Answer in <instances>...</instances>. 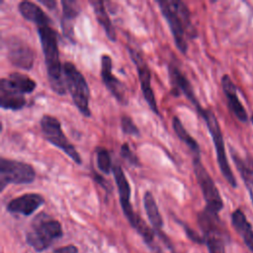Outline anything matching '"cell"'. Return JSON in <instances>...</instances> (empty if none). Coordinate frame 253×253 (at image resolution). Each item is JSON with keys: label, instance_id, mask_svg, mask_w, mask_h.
<instances>
[{"label": "cell", "instance_id": "obj_13", "mask_svg": "<svg viewBox=\"0 0 253 253\" xmlns=\"http://www.w3.org/2000/svg\"><path fill=\"white\" fill-rule=\"evenodd\" d=\"M168 72L171 85L174 89V93L176 95H178L179 93L183 94L190 101V103L195 106L196 110L200 109L202 106L195 95L192 85L186 78V76L182 73L180 68L174 62H171L168 65Z\"/></svg>", "mask_w": 253, "mask_h": 253}, {"label": "cell", "instance_id": "obj_28", "mask_svg": "<svg viewBox=\"0 0 253 253\" xmlns=\"http://www.w3.org/2000/svg\"><path fill=\"white\" fill-rule=\"evenodd\" d=\"M184 228H185V230H186V232H187V235H188V237L191 239V240H193L194 242H197V243H203V242H205V239L203 238V237H201L196 231H194L192 228H190V227H188V226H186V225H184Z\"/></svg>", "mask_w": 253, "mask_h": 253}, {"label": "cell", "instance_id": "obj_27", "mask_svg": "<svg viewBox=\"0 0 253 253\" xmlns=\"http://www.w3.org/2000/svg\"><path fill=\"white\" fill-rule=\"evenodd\" d=\"M121 155L124 159H126L131 165H134V166L140 165V162H139L137 156L132 152V150L130 149L129 145L126 142L122 144V146H121Z\"/></svg>", "mask_w": 253, "mask_h": 253}, {"label": "cell", "instance_id": "obj_9", "mask_svg": "<svg viewBox=\"0 0 253 253\" xmlns=\"http://www.w3.org/2000/svg\"><path fill=\"white\" fill-rule=\"evenodd\" d=\"M201 157H193V166L196 179L202 190L204 199L206 201V208L213 212L218 213L223 208V202L221 196L216 188L212 178L204 167Z\"/></svg>", "mask_w": 253, "mask_h": 253}, {"label": "cell", "instance_id": "obj_17", "mask_svg": "<svg viewBox=\"0 0 253 253\" xmlns=\"http://www.w3.org/2000/svg\"><path fill=\"white\" fill-rule=\"evenodd\" d=\"M26 99L17 90L12 88L7 78L0 81V107L5 110L19 111L26 106Z\"/></svg>", "mask_w": 253, "mask_h": 253}, {"label": "cell", "instance_id": "obj_21", "mask_svg": "<svg viewBox=\"0 0 253 253\" xmlns=\"http://www.w3.org/2000/svg\"><path fill=\"white\" fill-rule=\"evenodd\" d=\"M90 4L93 7V11L96 15V19L99 22V24L104 29L106 36L108 39L112 42H116L117 40V34L115 31V28L112 24V21L106 11L105 5L103 1H90Z\"/></svg>", "mask_w": 253, "mask_h": 253}, {"label": "cell", "instance_id": "obj_31", "mask_svg": "<svg viewBox=\"0 0 253 253\" xmlns=\"http://www.w3.org/2000/svg\"><path fill=\"white\" fill-rule=\"evenodd\" d=\"M251 122H252V124H253V114H252V116H251Z\"/></svg>", "mask_w": 253, "mask_h": 253}, {"label": "cell", "instance_id": "obj_23", "mask_svg": "<svg viewBox=\"0 0 253 253\" xmlns=\"http://www.w3.org/2000/svg\"><path fill=\"white\" fill-rule=\"evenodd\" d=\"M172 126L174 131L176 132L177 136L179 139L184 142L189 149L192 151L194 157H201V151H200V146L198 142L195 140L194 137H192L189 132L186 130L184 126L182 125L181 121L178 119L177 116H174L172 119Z\"/></svg>", "mask_w": 253, "mask_h": 253}, {"label": "cell", "instance_id": "obj_19", "mask_svg": "<svg viewBox=\"0 0 253 253\" xmlns=\"http://www.w3.org/2000/svg\"><path fill=\"white\" fill-rule=\"evenodd\" d=\"M231 224L241 236L247 248L253 253V228L240 209L235 210L231 213Z\"/></svg>", "mask_w": 253, "mask_h": 253}, {"label": "cell", "instance_id": "obj_10", "mask_svg": "<svg viewBox=\"0 0 253 253\" xmlns=\"http://www.w3.org/2000/svg\"><path fill=\"white\" fill-rule=\"evenodd\" d=\"M127 50H128L129 56H130L133 64L136 67L138 78H139V83H140V88H141V91H142L145 101L147 102L149 108L151 109V111L154 114L160 115L159 111H158L155 95H154V92L151 87V72H150V69H149L146 61L142 57L141 53L139 51H137L135 48L127 47Z\"/></svg>", "mask_w": 253, "mask_h": 253}, {"label": "cell", "instance_id": "obj_11", "mask_svg": "<svg viewBox=\"0 0 253 253\" xmlns=\"http://www.w3.org/2000/svg\"><path fill=\"white\" fill-rule=\"evenodd\" d=\"M6 44L8 59L14 66L23 70L33 68L35 52L24 40L18 37H10L7 39Z\"/></svg>", "mask_w": 253, "mask_h": 253}, {"label": "cell", "instance_id": "obj_6", "mask_svg": "<svg viewBox=\"0 0 253 253\" xmlns=\"http://www.w3.org/2000/svg\"><path fill=\"white\" fill-rule=\"evenodd\" d=\"M62 73L65 86L71 95L74 105L83 116L90 117V91L83 74L70 61H66L63 63Z\"/></svg>", "mask_w": 253, "mask_h": 253}, {"label": "cell", "instance_id": "obj_25", "mask_svg": "<svg viewBox=\"0 0 253 253\" xmlns=\"http://www.w3.org/2000/svg\"><path fill=\"white\" fill-rule=\"evenodd\" d=\"M96 161H97V166L101 172L104 174L108 175L111 173L113 170L112 166V160H111V155L108 151L107 148L98 146L96 147Z\"/></svg>", "mask_w": 253, "mask_h": 253}, {"label": "cell", "instance_id": "obj_7", "mask_svg": "<svg viewBox=\"0 0 253 253\" xmlns=\"http://www.w3.org/2000/svg\"><path fill=\"white\" fill-rule=\"evenodd\" d=\"M40 125L44 138L49 143L62 150L76 164L82 163L79 153L77 152L74 145L65 136L61 129L60 122L56 118L50 115H44L41 119Z\"/></svg>", "mask_w": 253, "mask_h": 253}, {"label": "cell", "instance_id": "obj_4", "mask_svg": "<svg viewBox=\"0 0 253 253\" xmlns=\"http://www.w3.org/2000/svg\"><path fill=\"white\" fill-rule=\"evenodd\" d=\"M62 227L59 221L51 218L44 212L38 214L28 231L26 239L30 246L36 251H43L53 241L62 236Z\"/></svg>", "mask_w": 253, "mask_h": 253}, {"label": "cell", "instance_id": "obj_29", "mask_svg": "<svg viewBox=\"0 0 253 253\" xmlns=\"http://www.w3.org/2000/svg\"><path fill=\"white\" fill-rule=\"evenodd\" d=\"M52 253H78V249L74 245H67V246L57 248Z\"/></svg>", "mask_w": 253, "mask_h": 253}, {"label": "cell", "instance_id": "obj_26", "mask_svg": "<svg viewBox=\"0 0 253 253\" xmlns=\"http://www.w3.org/2000/svg\"><path fill=\"white\" fill-rule=\"evenodd\" d=\"M121 127L125 134L127 135H136L138 136L140 131L138 127L135 126L133 121L128 116H123L121 119Z\"/></svg>", "mask_w": 253, "mask_h": 253}, {"label": "cell", "instance_id": "obj_18", "mask_svg": "<svg viewBox=\"0 0 253 253\" xmlns=\"http://www.w3.org/2000/svg\"><path fill=\"white\" fill-rule=\"evenodd\" d=\"M230 152L236 169L240 173V176L248 190L251 202L253 204V159L250 155L243 157L236 153L233 149H231Z\"/></svg>", "mask_w": 253, "mask_h": 253}, {"label": "cell", "instance_id": "obj_3", "mask_svg": "<svg viewBox=\"0 0 253 253\" xmlns=\"http://www.w3.org/2000/svg\"><path fill=\"white\" fill-rule=\"evenodd\" d=\"M114 174V178L116 181V185L118 187V192L120 196V203L124 213L131 226L142 236L144 241L149 245V247L154 250L156 253H160V250L157 249V246L154 245V233L148 227L143 219L140 218L138 214H136L132 209L130 203V186L125 175L124 170L119 164H115L112 170Z\"/></svg>", "mask_w": 253, "mask_h": 253}, {"label": "cell", "instance_id": "obj_30", "mask_svg": "<svg viewBox=\"0 0 253 253\" xmlns=\"http://www.w3.org/2000/svg\"><path fill=\"white\" fill-rule=\"evenodd\" d=\"M40 2H41V4H42L43 6H45L46 8H48L50 10H52L56 7V3L52 0H41Z\"/></svg>", "mask_w": 253, "mask_h": 253}, {"label": "cell", "instance_id": "obj_22", "mask_svg": "<svg viewBox=\"0 0 253 253\" xmlns=\"http://www.w3.org/2000/svg\"><path fill=\"white\" fill-rule=\"evenodd\" d=\"M143 206H144L145 212L147 214V217H148L151 225L153 226L155 231L161 233V228L163 226L162 216L159 212V210H158L157 204L155 202V199H154L152 193L149 192V191L144 193Z\"/></svg>", "mask_w": 253, "mask_h": 253}, {"label": "cell", "instance_id": "obj_5", "mask_svg": "<svg viewBox=\"0 0 253 253\" xmlns=\"http://www.w3.org/2000/svg\"><path fill=\"white\" fill-rule=\"evenodd\" d=\"M198 114L204 119L207 127L209 129V132L211 136L214 148H215V153H216V160L220 169V172L224 179L227 181V183L232 187L236 188L237 183L236 179L233 175V172L229 166L226 153H225V146H224V140L222 136V132L218 124V121L214 115V113L210 110V109H204L201 107L200 109L197 110Z\"/></svg>", "mask_w": 253, "mask_h": 253}, {"label": "cell", "instance_id": "obj_12", "mask_svg": "<svg viewBox=\"0 0 253 253\" xmlns=\"http://www.w3.org/2000/svg\"><path fill=\"white\" fill-rule=\"evenodd\" d=\"M101 77L109 92L123 105L127 104L126 86L113 74L112 58L108 54L101 56Z\"/></svg>", "mask_w": 253, "mask_h": 253}, {"label": "cell", "instance_id": "obj_14", "mask_svg": "<svg viewBox=\"0 0 253 253\" xmlns=\"http://www.w3.org/2000/svg\"><path fill=\"white\" fill-rule=\"evenodd\" d=\"M44 199L38 193H28L11 200L7 204V211L15 214L31 215L42 204Z\"/></svg>", "mask_w": 253, "mask_h": 253}, {"label": "cell", "instance_id": "obj_16", "mask_svg": "<svg viewBox=\"0 0 253 253\" xmlns=\"http://www.w3.org/2000/svg\"><path fill=\"white\" fill-rule=\"evenodd\" d=\"M61 29L63 36L72 43H75L74 21L80 13L79 3L74 0H62Z\"/></svg>", "mask_w": 253, "mask_h": 253}, {"label": "cell", "instance_id": "obj_20", "mask_svg": "<svg viewBox=\"0 0 253 253\" xmlns=\"http://www.w3.org/2000/svg\"><path fill=\"white\" fill-rule=\"evenodd\" d=\"M18 10L23 18L36 24L37 27L51 24V21L43 10L34 2L22 1L18 5Z\"/></svg>", "mask_w": 253, "mask_h": 253}, {"label": "cell", "instance_id": "obj_2", "mask_svg": "<svg viewBox=\"0 0 253 253\" xmlns=\"http://www.w3.org/2000/svg\"><path fill=\"white\" fill-rule=\"evenodd\" d=\"M38 35L44 56L50 88L58 95H64L66 93V87L63 79L62 64L59 58L57 34L52 29L51 24H46L38 27Z\"/></svg>", "mask_w": 253, "mask_h": 253}, {"label": "cell", "instance_id": "obj_1", "mask_svg": "<svg viewBox=\"0 0 253 253\" xmlns=\"http://www.w3.org/2000/svg\"><path fill=\"white\" fill-rule=\"evenodd\" d=\"M160 11L171 30L176 47L183 54L188 50V39L197 36L187 5L180 0L157 1Z\"/></svg>", "mask_w": 253, "mask_h": 253}, {"label": "cell", "instance_id": "obj_8", "mask_svg": "<svg viewBox=\"0 0 253 253\" xmlns=\"http://www.w3.org/2000/svg\"><path fill=\"white\" fill-rule=\"evenodd\" d=\"M36 179L34 167L26 162L2 157L0 159V191L9 184H31Z\"/></svg>", "mask_w": 253, "mask_h": 253}, {"label": "cell", "instance_id": "obj_15", "mask_svg": "<svg viewBox=\"0 0 253 253\" xmlns=\"http://www.w3.org/2000/svg\"><path fill=\"white\" fill-rule=\"evenodd\" d=\"M221 87L227 100V106L231 113L237 118L238 121L246 123L248 121L247 112L243 105L241 104L240 100L238 99L236 86L234 85L231 78L227 74H224L221 77Z\"/></svg>", "mask_w": 253, "mask_h": 253}, {"label": "cell", "instance_id": "obj_24", "mask_svg": "<svg viewBox=\"0 0 253 253\" xmlns=\"http://www.w3.org/2000/svg\"><path fill=\"white\" fill-rule=\"evenodd\" d=\"M7 80L12 88H14L23 95L32 93L37 87V83L32 78L20 72L11 73Z\"/></svg>", "mask_w": 253, "mask_h": 253}]
</instances>
